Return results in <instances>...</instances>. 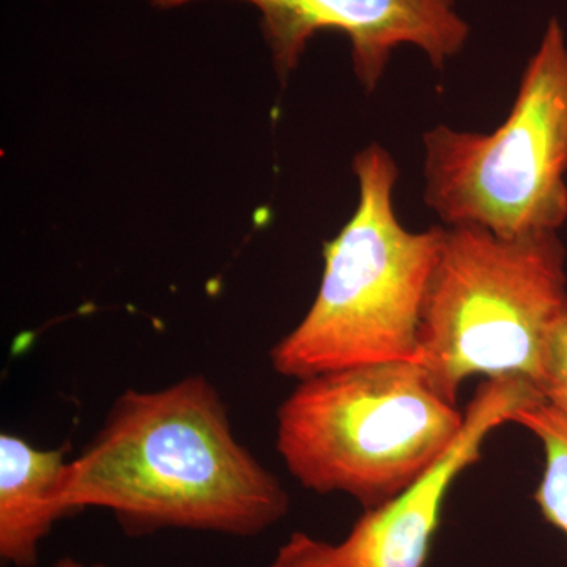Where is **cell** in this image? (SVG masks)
<instances>
[{
    "instance_id": "6da1fadb",
    "label": "cell",
    "mask_w": 567,
    "mask_h": 567,
    "mask_svg": "<svg viewBox=\"0 0 567 567\" xmlns=\"http://www.w3.org/2000/svg\"><path fill=\"white\" fill-rule=\"evenodd\" d=\"M70 513L100 507L123 532L262 535L289 513L278 480L235 435L204 375L159 390H126L87 450L69 462Z\"/></svg>"
},
{
    "instance_id": "7a4b0ae2",
    "label": "cell",
    "mask_w": 567,
    "mask_h": 567,
    "mask_svg": "<svg viewBox=\"0 0 567 567\" xmlns=\"http://www.w3.org/2000/svg\"><path fill=\"white\" fill-rule=\"evenodd\" d=\"M358 204L323 246V274L311 308L270 350L287 379L416 361L425 297L446 227L406 229L394 210L398 164L380 144L357 153Z\"/></svg>"
},
{
    "instance_id": "3957f363",
    "label": "cell",
    "mask_w": 567,
    "mask_h": 567,
    "mask_svg": "<svg viewBox=\"0 0 567 567\" xmlns=\"http://www.w3.org/2000/svg\"><path fill=\"white\" fill-rule=\"evenodd\" d=\"M464 424L417 361L358 365L298 380L276 413V450L301 486L365 511L415 486Z\"/></svg>"
},
{
    "instance_id": "277c9868",
    "label": "cell",
    "mask_w": 567,
    "mask_h": 567,
    "mask_svg": "<svg viewBox=\"0 0 567 567\" xmlns=\"http://www.w3.org/2000/svg\"><path fill=\"white\" fill-rule=\"evenodd\" d=\"M566 316L558 233L503 238L481 227H446L416 361L454 404L472 377L527 380L543 395L551 339Z\"/></svg>"
},
{
    "instance_id": "5b68a950",
    "label": "cell",
    "mask_w": 567,
    "mask_h": 567,
    "mask_svg": "<svg viewBox=\"0 0 567 567\" xmlns=\"http://www.w3.org/2000/svg\"><path fill=\"white\" fill-rule=\"evenodd\" d=\"M424 203L446 227L503 238L558 233L567 221V44L557 20L492 133L435 125L423 137Z\"/></svg>"
},
{
    "instance_id": "8992f818",
    "label": "cell",
    "mask_w": 567,
    "mask_h": 567,
    "mask_svg": "<svg viewBox=\"0 0 567 567\" xmlns=\"http://www.w3.org/2000/svg\"><path fill=\"white\" fill-rule=\"evenodd\" d=\"M537 401L543 395L527 380H484L466 405L457 442L415 486L365 509L339 543L295 532L267 567H424L457 477L480 461L496 429L513 423L518 410Z\"/></svg>"
},
{
    "instance_id": "52a82bcc",
    "label": "cell",
    "mask_w": 567,
    "mask_h": 567,
    "mask_svg": "<svg viewBox=\"0 0 567 567\" xmlns=\"http://www.w3.org/2000/svg\"><path fill=\"white\" fill-rule=\"evenodd\" d=\"M173 9L192 0H148ZM262 13V31L275 69L286 80L300 62L308 41L320 31L344 33L352 44L354 74L374 92L391 54L401 44L425 52L435 69L464 50L468 24L454 0H246Z\"/></svg>"
},
{
    "instance_id": "ba28073f",
    "label": "cell",
    "mask_w": 567,
    "mask_h": 567,
    "mask_svg": "<svg viewBox=\"0 0 567 567\" xmlns=\"http://www.w3.org/2000/svg\"><path fill=\"white\" fill-rule=\"evenodd\" d=\"M69 462L62 450H40L22 436L0 435V561L35 567L40 546L61 518Z\"/></svg>"
},
{
    "instance_id": "9c48e42d",
    "label": "cell",
    "mask_w": 567,
    "mask_h": 567,
    "mask_svg": "<svg viewBox=\"0 0 567 567\" xmlns=\"http://www.w3.org/2000/svg\"><path fill=\"white\" fill-rule=\"evenodd\" d=\"M513 423L543 446L544 470L535 502L544 520L567 537V413L543 399L518 410Z\"/></svg>"
},
{
    "instance_id": "30bf717a",
    "label": "cell",
    "mask_w": 567,
    "mask_h": 567,
    "mask_svg": "<svg viewBox=\"0 0 567 567\" xmlns=\"http://www.w3.org/2000/svg\"><path fill=\"white\" fill-rule=\"evenodd\" d=\"M544 401L567 413V316L559 322L548 354Z\"/></svg>"
},
{
    "instance_id": "8fae6325",
    "label": "cell",
    "mask_w": 567,
    "mask_h": 567,
    "mask_svg": "<svg viewBox=\"0 0 567 567\" xmlns=\"http://www.w3.org/2000/svg\"><path fill=\"white\" fill-rule=\"evenodd\" d=\"M52 567H110L106 565H102V563H93V565H87V563H82L80 559L63 557L59 559Z\"/></svg>"
}]
</instances>
